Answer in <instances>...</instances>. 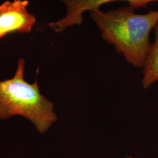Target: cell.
Masks as SVG:
<instances>
[{"instance_id": "3957f363", "label": "cell", "mask_w": 158, "mask_h": 158, "mask_svg": "<svg viewBox=\"0 0 158 158\" xmlns=\"http://www.w3.org/2000/svg\"><path fill=\"white\" fill-rule=\"evenodd\" d=\"M66 8L65 16L56 22L49 23L48 25L56 32H61L65 29L74 25H80L83 23V14L100 9L102 5L114 1H127L130 6L139 9L145 8L147 5L158 0H60Z\"/></svg>"}, {"instance_id": "7a4b0ae2", "label": "cell", "mask_w": 158, "mask_h": 158, "mask_svg": "<svg viewBox=\"0 0 158 158\" xmlns=\"http://www.w3.org/2000/svg\"><path fill=\"white\" fill-rule=\"evenodd\" d=\"M25 62L20 59L14 76L0 81V119L20 115L28 119L37 131L45 133L57 120L53 104L40 94L37 80L29 84L24 79Z\"/></svg>"}, {"instance_id": "277c9868", "label": "cell", "mask_w": 158, "mask_h": 158, "mask_svg": "<svg viewBox=\"0 0 158 158\" xmlns=\"http://www.w3.org/2000/svg\"><path fill=\"white\" fill-rule=\"evenodd\" d=\"M27 0L7 1L0 5V28L6 34L29 33L36 23L35 18L27 11Z\"/></svg>"}, {"instance_id": "52a82bcc", "label": "cell", "mask_w": 158, "mask_h": 158, "mask_svg": "<svg viewBox=\"0 0 158 158\" xmlns=\"http://www.w3.org/2000/svg\"><path fill=\"white\" fill-rule=\"evenodd\" d=\"M134 158L133 157H132V156H127V157H125V158Z\"/></svg>"}, {"instance_id": "5b68a950", "label": "cell", "mask_w": 158, "mask_h": 158, "mask_svg": "<svg viewBox=\"0 0 158 158\" xmlns=\"http://www.w3.org/2000/svg\"><path fill=\"white\" fill-rule=\"evenodd\" d=\"M154 40L150 44L144 66L142 85L148 89L158 82V22L153 28Z\"/></svg>"}, {"instance_id": "8992f818", "label": "cell", "mask_w": 158, "mask_h": 158, "mask_svg": "<svg viewBox=\"0 0 158 158\" xmlns=\"http://www.w3.org/2000/svg\"><path fill=\"white\" fill-rule=\"evenodd\" d=\"M7 34H6L4 31H2L1 29L0 28V38L5 36Z\"/></svg>"}, {"instance_id": "6da1fadb", "label": "cell", "mask_w": 158, "mask_h": 158, "mask_svg": "<svg viewBox=\"0 0 158 158\" xmlns=\"http://www.w3.org/2000/svg\"><path fill=\"white\" fill-rule=\"evenodd\" d=\"M90 17L101 31L102 40L133 66L143 68L150 34L158 22V10L138 14L130 6L107 11L97 9L90 11Z\"/></svg>"}]
</instances>
